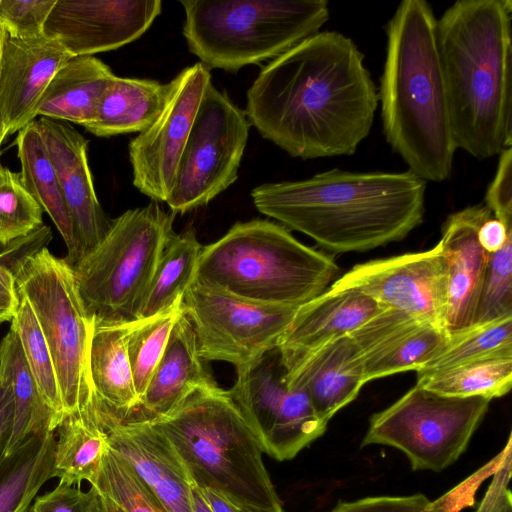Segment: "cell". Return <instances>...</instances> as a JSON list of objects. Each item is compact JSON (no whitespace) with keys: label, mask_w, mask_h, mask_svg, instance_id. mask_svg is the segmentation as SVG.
<instances>
[{"label":"cell","mask_w":512,"mask_h":512,"mask_svg":"<svg viewBox=\"0 0 512 512\" xmlns=\"http://www.w3.org/2000/svg\"><path fill=\"white\" fill-rule=\"evenodd\" d=\"M378 104L354 41L320 31L262 68L247 91L245 113L263 138L308 160L354 154Z\"/></svg>","instance_id":"obj_1"},{"label":"cell","mask_w":512,"mask_h":512,"mask_svg":"<svg viewBox=\"0 0 512 512\" xmlns=\"http://www.w3.org/2000/svg\"><path fill=\"white\" fill-rule=\"evenodd\" d=\"M426 182L412 172L333 168L298 181L265 183L256 209L335 252H363L400 241L425 212Z\"/></svg>","instance_id":"obj_2"},{"label":"cell","mask_w":512,"mask_h":512,"mask_svg":"<svg viewBox=\"0 0 512 512\" xmlns=\"http://www.w3.org/2000/svg\"><path fill=\"white\" fill-rule=\"evenodd\" d=\"M512 2L459 0L437 19L457 149L478 160L512 146Z\"/></svg>","instance_id":"obj_3"},{"label":"cell","mask_w":512,"mask_h":512,"mask_svg":"<svg viewBox=\"0 0 512 512\" xmlns=\"http://www.w3.org/2000/svg\"><path fill=\"white\" fill-rule=\"evenodd\" d=\"M425 0H404L386 25L378 101L386 141L426 181L451 176L457 150L437 44Z\"/></svg>","instance_id":"obj_4"},{"label":"cell","mask_w":512,"mask_h":512,"mask_svg":"<svg viewBox=\"0 0 512 512\" xmlns=\"http://www.w3.org/2000/svg\"><path fill=\"white\" fill-rule=\"evenodd\" d=\"M150 422L172 443L199 488H210L239 507H282L262 451L229 390L216 383L186 397Z\"/></svg>","instance_id":"obj_5"},{"label":"cell","mask_w":512,"mask_h":512,"mask_svg":"<svg viewBox=\"0 0 512 512\" xmlns=\"http://www.w3.org/2000/svg\"><path fill=\"white\" fill-rule=\"evenodd\" d=\"M338 270L333 257L283 225L253 219L202 247L193 281L251 302L298 308L327 290Z\"/></svg>","instance_id":"obj_6"},{"label":"cell","mask_w":512,"mask_h":512,"mask_svg":"<svg viewBox=\"0 0 512 512\" xmlns=\"http://www.w3.org/2000/svg\"><path fill=\"white\" fill-rule=\"evenodd\" d=\"M183 35L208 68L236 72L275 59L320 32L326 0H184Z\"/></svg>","instance_id":"obj_7"},{"label":"cell","mask_w":512,"mask_h":512,"mask_svg":"<svg viewBox=\"0 0 512 512\" xmlns=\"http://www.w3.org/2000/svg\"><path fill=\"white\" fill-rule=\"evenodd\" d=\"M174 213L158 202L129 209L73 267L77 290L96 321L132 322L161 255L175 234Z\"/></svg>","instance_id":"obj_8"},{"label":"cell","mask_w":512,"mask_h":512,"mask_svg":"<svg viewBox=\"0 0 512 512\" xmlns=\"http://www.w3.org/2000/svg\"><path fill=\"white\" fill-rule=\"evenodd\" d=\"M11 271L51 352L65 417L86 409L94 402L88 371L93 319L79 295L72 267L44 246Z\"/></svg>","instance_id":"obj_9"},{"label":"cell","mask_w":512,"mask_h":512,"mask_svg":"<svg viewBox=\"0 0 512 512\" xmlns=\"http://www.w3.org/2000/svg\"><path fill=\"white\" fill-rule=\"evenodd\" d=\"M490 401L447 396L416 383L370 417L361 447H393L407 457L413 470L440 472L464 453Z\"/></svg>","instance_id":"obj_10"},{"label":"cell","mask_w":512,"mask_h":512,"mask_svg":"<svg viewBox=\"0 0 512 512\" xmlns=\"http://www.w3.org/2000/svg\"><path fill=\"white\" fill-rule=\"evenodd\" d=\"M250 126L245 111L209 82L166 200L172 213L206 205L237 180Z\"/></svg>","instance_id":"obj_11"},{"label":"cell","mask_w":512,"mask_h":512,"mask_svg":"<svg viewBox=\"0 0 512 512\" xmlns=\"http://www.w3.org/2000/svg\"><path fill=\"white\" fill-rule=\"evenodd\" d=\"M182 302L200 357L228 362L237 373L277 348L298 309L251 302L194 281Z\"/></svg>","instance_id":"obj_12"},{"label":"cell","mask_w":512,"mask_h":512,"mask_svg":"<svg viewBox=\"0 0 512 512\" xmlns=\"http://www.w3.org/2000/svg\"><path fill=\"white\" fill-rule=\"evenodd\" d=\"M276 349L237 373L229 390L262 452L285 461L322 436L327 428L308 396L286 382Z\"/></svg>","instance_id":"obj_13"},{"label":"cell","mask_w":512,"mask_h":512,"mask_svg":"<svg viewBox=\"0 0 512 512\" xmlns=\"http://www.w3.org/2000/svg\"><path fill=\"white\" fill-rule=\"evenodd\" d=\"M169 99L154 122L128 146L133 185L155 202H166L204 90L211 82L201 62L171 81Z\"/></svg>","instance_id":"obj_14"},{"label":"cell","mask_w":512,"mask_h":512,"mask_svg":"<svg viewBox=\"0 0 512 512\" xmlns=\"http://www.w3.org/2000/svg\"><path fill=\"white\" fill-rule=\"evenodd\" d=\"M331 287L360 290L384 308L445 329L447 277L439 243L426 251L357 264Z\"/></svg>","instance_id":"obj_15"},{"label":"cell","mask_w":512,"mask_h":512,"mask_svg":"<svg viewBox=\"0 0 512 512\" xmlns=\"http://www.w3.org/2000/svg\"><path fill=\"white\" fill-rule=\"evenodd\" d=\"M162 11L160 0H57L45 35L72 56H93L141 37Z\"/></svg>","instance_id":"obj_16"},{"label":"cell","mask_w":512,"mask_h":512,"mask_svg":"<svg viewBox=\"0 0 512 512\" xmlns=\"http://www.w3.org/2000/svg\"><path fill=\"white\" fill-rule=\"evenodd\" d=\"M360 351L365 383L419 371L448 344L450 334L410 314L385 308L350 335Z\"/></svg>","instance_id":"obj_17"},{"label":"cell","mask_w":512,"mask_h":512,"mask_svg":"<svg viewBox=\"0 0 512 512\" xmlns=\"http://www.w3.org/2000/svg\"><path fill=\"white\" fill-rule=\"evenodd\" d=\"M37 123L57 174L81 260L102 241L112 223L95 192L88 140L68 122L40 117Z\"/></svg>","instance_id":"obj_18"},{"label":"cell","mask_w":512,"mask_h":512,"mask_svg":"<svg viewBox=\"0 0 512 512\" xmlns=\"http://www.w3.org/2000/svg\"><path fill=\"white\" fill-rule=\"evenodd\" d=\"M71 58L52 37L22 39L4 30L0 55V120L8 135L35 120L50 81Z\"/></svg>","instance_id":"obj_19"},{"label":"cell","mask_w":512,"mask_h":512,"mask_svg":"<svg viewBox=\"0 0 512 512\" xmlns=\"http://www.w3.org/2000/svg\"><path fill=\"white\" fill-rule=\"evenodd\" d=\"M97 418L108 435V447L127 461L167 512H194V482L162 432L148 421L117 422L98 415Z\"/></svg>","instance_id":"obj_20"},{"label":"cell","mask_w":512,"mask_h":512,"mask_svg":"<svg viewBox=\"0 0 512 512\" xmlns=\"http://www.w3.org/2000/svg\"><path fill=\"white\" fill-rule=\"evenodd\" d=\"M492 215L484 205L464 208L448 216L438 242L446 265L447 309L445 330L453 334L470 327L486 272L489 254L477 232Z\"/></svg>","instance_id":"obj_21"},{"label":"cell","mask_w":512,"mask_h":512,"mask_svg":"<svg viewBox=\"0 0 512 512\" xmlns=\"http://www.w3.org/2000/svg\"><path fill=\"white\" fill-rule=\"evenodd\" d=\"M282 365L287 384L302 390L326 423L351 403L365 384L362 357L350 335Z\"/></svg>","instance_id":"obj_22"},{"label":"cell","mask_w":512,"mask_h":512,"mask_svg":"<svg viewBox=\"0 0 512 512\" xmlns=\"http://www.w3.org/2000/svg\"><path fill=\"white\" fill-rule=\"evenodd\" d=\"M383 309L360 290L328 288L298 307L277 346L282 364L351 335Z\"/></svg>","instance_id":"obj_23"},{"label":"cell","mask_w":512,"mask_h":512,"mask_svg":"<svg viewBox=\"0 0 512 512\" xmlns=\"http://www.w3.org/2000/svg\"><path fill=\"white\" fill-rule=\"evenodd\" d=\"M198 352L185 312L174 324L164 352L128 421H151L172 411L194 391L215 384Z\"/></svg>","instance_id":"obj_24"},{"label":"cell","mask_w":512,"mask_h":512,"mask_svg":"<svg viewBox=\"0 0 512 512\" xmlns=\"http://www.w3.org/2000/svg\"><path fill=\"white\" fill-rule=\"evenodd\" d=\"M132 322L93 320L88 371L98 416L124 422L138 405L127 351Z\"/></svg>","instance_id":"obj_25"},{"label":"cell","mask_w":512,"mask_h":512,"mask_svg":"<svg viewBox=\"0 0 512 512\" xmlns=\"http://www.w3.org/2000/svg\"><path fill=\"white\" fill-rule=\"evenodd\" d=\"M110 67L94 56L72 57L52 78L38 107V116L91 123L107 86L114 78Z\"/></svg>","instance_id":"obj_26"},{"label":"cell","mask_w":512,"mask_h":512,"mask_svg":"<svg viewBox=\"0 0 512 512\" xmlns=\"http://www.w3.org/2000/svg\"><path fill=\"white\" fill-rule=\"evenodd\" d=\"M171 89V82L114 76L101 97L95 119L84 128L97 137L140 133L159 116Z\"/></svg>","instance_id":"obj_27"},{"label":"cell","mask_w":512,"mask_h":512,"mask_svg":"<svg viewBox=\"0 0 512 512\" xmlns=\"http://www.w3.org/2000/svg\"><path fill=\"white\" fill-rule=\"evenodd\" d=\"M16 146L22 181L61 234L68 251L64 260L73 267L80 260L77 240L55 168L36 120L18 131Z\"/></svg>","instance_id":"obj_28"},{"label":"cell","mask_w":512,"mask_h":512,"mask_svg":"<svg viewBox=\"0 0 512 512\" xmlns=\"http://www.w3.org/2000/svg\"><path fill=\"white\" fill-rule=\"evenodd\" d=\"M0 373L11 385L14 402L12 433L6 450L8 455L28 437L54 432L57 426L29 370L19 339L11 329L0 343Z\"/></svg>","instance_id":"obj_29"},{"label":"cell","mask_w":512,"mask_h":512,"mask_svg":"<svg viewBox=\"0 0 512 512\" xmlns=\"http://www.w3.org/2000/svg\"><path fill=\"white\" fill-rule=\"evenodd\" d=\"M54 432L28 437L0 463V512H28L42 485L54 477Z\"/></svg>","instance_id":"obj_30"},{"label":"cell","mask_w":512,"mask_h":512,"mask_svg":"<svg viewBox=\"0 0 512 512\" xmlns=\"http://www.w3.org/2000/svg\"><path fill=\"white\" fill-rule=\"evenodd\" d=\"M57 430L54 477L68 485L91 483L108 447V435L98 421L94 402L80 412L67 415Z\"/></svg>","instance_id":"obj_31"},{"label":"cell","mask_w":512,"mask_h":512,"mask_svg":"<svg viewBox=\"0 0 512 512\" xmlns=\"http://www.w3.org/2000/svg\"><path fill=\"white\" fill-rule=\"evenodd\" d=\"M202 247L193 229L172 236L157 264L136 320L150 318L184 296L194 280Z\"/></svg>","instance_id":"obj_32"},{"label":"cell","mask_w":512,"mask_h":512,"mask_svg":"<svg viewBox=\"0 0 512 512\" xmlns=\"http://www.w3.org/2000/svg\"><path fill=\"white\" fill-rule=\"evenodd\" d=\"M417 384L456 397L506 395L512 386V354H498L453 367L417 372Z\"/></svg>","instance_id":"obj_33"},{"label":"cell","mask_w":512,"mask_h":512,"mask_svg":"<svg viewBox=\"0 0 512 512\" xmlns=\"http://www.w3.org/2000/svg\"><path fill=\"white\" fill-rule=\"evenodd\" d=\"M10 329L19 339L40 395L58 427L65 418V411L52 355L30 304L20 294Z\"/></svg>","instance_id":"obj_34"},{"label":"cell","mask_w":512,"mask_h":512,"mask_svg":"<svg viewBox=\"0 0 512 512\" xmlns=\"http://www.w3.org/2000/svg\"><path fill=\"white\" fill-rule=\"evenodd\" d=\"M182 300L183 297H180L164 311L133 323L128 336L127 351L138 400L144 394L164 352L174 324L185 312Z\"/></svg>","instance_id":"obj_35"},{"label":"cell","mask_w":512,"mask_h":512,"mask_svg":"<svg viewBox=\"0 0 512 512\" xmlns=\"http://www.w3.org/2000/svg\"><path fill=\"white\" fill-rule=\"evenodd\" d=\"M498 354H512V315L450 334L446 347L417 372L441 370Z\"/></svg>","instance_id":"obj_36"},{"label":"cell","mask_w":512,"mask_h":512,"mask_svg":"<svg viewBox=\"0 0 512 512\" xmlns=\"http://www.w3.org/2000/svg\"><path fill=\"white\" fill-rule=\"evenodd\" d=\"M90 484L122 512H167L127 461L109 447Z\"/></svg>","instance_id":"obj_37"},{"label":"cell","mask_w":512,"mask_h":512,"mask_svg":"<svg viewBox=\"0 0 512 512\" xmlns=\"http://www.w3.org/2000/svg\"><path fill=\"white\" fill-rule=\"evenodd\" d=\"M43 210L25 187L20 173L0 162V245L26 236L43 225Z\"/></svg>","instance_id":"obj_38"},{"label":"cell","mask_w":512,"mask_h":512,"mask_svg":"<svg viewBox=\"0 0 512 512\" xmlns=\"http://www.w3.org/2000/svg\"><path fill=\"white\" fill-rule=\"evenodd\" d=\"M511 315L512 237L499 251L489 254L472 325L492 322Z\"/></svg>","instance_id":"obj_39"},{"label":"cell","mask_w":512,"mask_h":512,"mask_svg":"<svg viewBox=\"0 0 512 512\" xmlns=\"http://www.w3.org/2000/svg\"><path fill=\"white\" fill-rule=\"evenodd\" d=\"M57 0H0V25L10 36L29 39L44 33Z\"/></svg>","instance_id":"obj_40"},{"label":"cell","mask_w":512,"mask_h":512,"mask_svg":"<svg viewBox=\"0 0 512 512\" xmlns=\"http://www.w3.org/2000/svg\"><path fill=\"white\" fill-rule=\"evenodd\" d=\"M330 512H450L444 499L431 502L424 494L372 496L339 502Z\"/></svg>","instance_id":"obj_41"},{"label":"cell","mask_w":512,"mask_h":512,"mask_svg":"<svg viewBox=\"0 0 512 512\" xmlns=\"http://www.w3.org/2000/svg\"><path fill=\"white\" fill-rule=\"evenodd\" d=\"M102 496L91 485L83 491L74 485L59 483L53 490L39 496L29 512H101Z\"/></svg>","instance_id":"obj_42"},{"label":"cell","mask_w":512,"mask_h":512,"mask_svg":"<svg viewBox=\"0 0 512 512\" xmlns=\"http://www.w3.org/2000/svg\"><path fill=\"white\" fill-rule=\"evenodd\" d=\"M512 148L499 154L496 174L488 186L485 203L492 215L507 226H512Z\"/></svg>","instance_id":"obj_43"},{"label":"cell","mask_w":512,"mask_h":512,"mask_svg":"<svg viewBox=\"0 0 512 512\" xmlns=\"http://www.w3.org/2000/svg\"><path fill=\"white\" fill-rule=\"evenodd\" d=\"M512 474V438L509 434L506 446L497 455L493 479L476 512H512V496L509 482Z\"/></svg>","instance_id":"obj_44"},{"label":"cell","mask_w":512,"mask_h":512,"mask_svg":"<svg viewBox=\"0 0 512 512\" xmlns=\"http://www.w3.org/2000/svg\"><path fill=\"white\" fill-rule=\"evenodd\" d=\"M512 237V226H507L493 215L485 219L477 232L480 246L488 254L499 251Z\"/></svg>","instance_id":"obj_45"},{"label":"cell","mask_w":512,"mask_h":512,"mask_svg":"<svg viewBox=\"0 0 512 512\" xmlns=\"http://www.w3.org/2000/svg\"><path fill=\"white\" fill-rule=\"evenodd\" d=\"M14 415L13 394L9 381L0 373V463L12 433Z\"/></svg>","instance_id":"obj_46"},{"label":"cell","mask_w":512,"mask_h":512,"mask_svg":"<svg viewBox=\"0 0 512 512\" xmlns=\"http://www.w3.org/2000/svg\"><path fill=\"white\" fill-rule=\"evenodd\" d=\"M19 304L15 276L0 264V323L12 320Z\"/></svg>","instance_id":"obj_47"},{"label":"cell","mask_w":512,"mask_h":512,"mask_svg":"<svg viewBox=\"0 0 512 512\" xmlns=\"http://www.w3.org/2000/svg\"><path fill=\"white\" fill-rule=\"evenodd\" d=\"M199 490L212 512H241V508L223 494L210 488Z\"/></svg>","instance_id":"obj_48"},{"label":"cell","mask_w":512,"mask_h":512,"mask_svg":"<svg viewBox=\"0 0 512 512\" xmlns=\"http://www.w3.org/2000/svg\"><path fill=\"white\" fill-rule=\"evenodd\" d=\"M191 500L194 512H212L195 483L191 487Z\"/></svg>","instance_id":"obj_49"},{"label":"cell","mask_w":512,"mask_h":512,"mask_svg":"<svg viewBox=\"0 0 512 512\" xmlns=\"http://www.w3.org/2000/svg\"><path fill=\"white\" fill-rule=\"evenodd\" d=\"M101 512H122V511L115 504H113L109 499L102 496V511Z\"/></svg>","instance_id":"obj_50"},{"label":"cell","mask_w":512,"mask_h":512,"mask_svg":"<svg viewBox=\"0 0 512 512\" xmlns=\"http://www.w3.org/2000/svg\"><path fill=\"white\" fill-rule=\"evenodd\" d=\"M240 508H241V512H285L282 507L277 508V509H271V510H264V509H259V508H255V507H246V506H242Z\"/></svg>","instance_id":"obj_51"},{"label":"cell","mask_w":512,"mask_h":512,"mask_svg":"<svg viewBox=\"0 0 512 512\" xmlns=\"http://www.w3.org/2000/svg\"><path fill=\"white\" fill-rule=\"evenodd\" d=\"M6 136H8V132H7L4 124L0 120V148H1L2 142Z\"/></svg>","instance_id":"obj_52"},{"label":"cell","mask_w":512,"mask_h":512,"mask_svg":"<svg viewBox=\"0 0 512 512\" xmlns=\"http://www.w3.org/2000/svg\"><path fill=\"white\" fill-rule=\"evenodd\" d=\"M3 35H4V28H3V26L0 25V55H1Z\"/></svg>","instance_id":"obj_53"}]
</instances>
